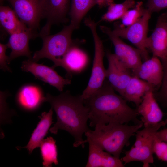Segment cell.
Returning a JSON list of instances; mask_svg holds the SVG:
<instances>
[{"instance_id": "6da1fadb", "label": "cell", "mask_w": 167, "mask_h": 167, "mask_svg": "<svg viewBox=\"0 0 167 167\" xmlns=\"http://www.w3.org/2000/svg\"><path fill=\"white\" fill-rule=\"evenodd\" d=\"M108 81L90 97L84 100L89 110V125L95 127L98 124L111 123L135 124L143 123L137 118L136 109L130 107L126 101L116 94Z\"/></svg>"}, {"instance_id": "7a4b0ae2", "label": "cell", "mask_w": 167, "mask_h": 167, "mask_svg": "<svg viewBox=\"0 0 167 167\" xmlns=\"http://www.w3.org/2000/svg\"><path fill=\"white\" fill-rule=\"evenodd\" d=\"M45 102L50 104L56 115L57 122L50 128V132L56 134L59 130H64L74 137L73 147L84 148L85 143L83 135L89 129L87 124L89 110L80 95L73 96L69 91L57 96L47 93Z\"/></svg>"}, {"instance_id": "3957f363", "label": "cell", "mask_w": 167, "mask_h": 167, "mask_svg": "<svg viewBox=\"0 0 167 167\" xmlns=\"http://www.w3.org/2000/svg\"><path fill=\"white\" fill-rule=\"evenodd\" d=\"M143 126V123L129 126L127 124L116 123L98 124L95 129H90L85 133L87 139L114 156L120 158L125 146L129 144V139Z\"/></svg>"}, {"instance_id": "277c9868", "label": "cell", "mask_w": 167, "mask_h": 167, "mask_svg": "<svg viewBox=\"0 0 167 167\" xmlns=\"http://www.w3.org/2000/svg\"><path fill=\"white\" fill-rule=\"evenodd\" d=\"M163 126V121L153 125L144 126L135 133V140L131 149L125 152L121 159L125 164L134 161L143 163V167H148L154 162L153 145L156 134Z\"/></svg>"}, {"instance_id": "5b68a950", "label": "cell", "mask_w": 167, "mask_h": 167, "mask_svg": "<svg viewBox=\"0 0 167 167\" xmlns=\"http://www.w3.org/2000/svg\"><path fill=\"white\" fill-rule=\"evenodd\" d=\"M84 23L92 32L94 42L95 53L90 79L87 87L80 95L83 100L88 98L101 88L106 78V70L103 63L105 53L102 41L97 32V24L89 18H85Z\"/></svg>"}, {"instance_id": "8992f818", "label": "cell", "mask_w": 167, "mask_h": 167, "mask_svg": "<svg viewBox=\"0 0 167 167\" xmlns=\"http://www.w3.org/2000/svg\"><path fill=\"white\" fill-rule=\"evenodd\" d=\"M74 28L70 24L65 26L60 31L52 35L41 37L43 46L40 50L36 51L32 59L37 62L44 58L52 61L61 58L73 45L72 34Z\"/></svg>"}, {"instance_id": "52a82bcc", "label": "cell", "mask_w": 167, "mask_h": 167, "mask_svg": "<svg viewBox=\"0 0 167 167\" xmlns=\"http://www.w3.org/2000/svg\"><path fill=\"white\" fill-rule=\"evenodd\" d=\"M151 13L146 8L143 15L136 22L127 27H122L119 23L114 24L113 33L121 38L129 41L140 52L142 60L150 58L146 46L149 20Z\"/></svg>"}, {"instance_id": "ba28073f", "label": "cell", "mask_w": 167, "mask_h": 167, "mask_svg": "<svg viewBox=\"0 0 167 167\" xmlns=\"http://www.w3.org/2000/svg\"><path fill=\"white\" fill-rule=\"evenodd\" d=\"M70 0H41V19L46 22L38 33L41 38L50 34L52 26L67 21Z\"/></svg>"}, {"instance_id": "9c48e42d", "label": "cell", "mask_w": 167, "mask_h": 167, "mask_svg": "<svg viewBox=\"0 0 167 167\" xmlns=\"http://www.w3.org/2000/svg\"><path fill=\"white\" fill-rule=\"evenodd\" d=\"M101 31L109 37L114 45L115 54L128 68L133 72L142 63L140 52L137 48L131 46L124 42L118 36L114 34L110 28L100 26Z\"/></svg>"}, {"instance_id": "30bf717a", "label": "cell", "mask_w": 167, "mask_h": 167, "mask_svg": "<svg viewBox=\"0 0 167 167\" xmlns=\"http://www.w3.org/2000/svg\"><path fill=\"white\" fill-rule=\"evenodd\" d=\"M19 19L38 33L41 19V0H7Z\"/></svg>"}, {"instance_id": "8fae6325", "label": "cell", "mask_w": 167, "mask_h": 167, "mask_svg": "<svg viewBox=\"0 0 167 167\" xmlns=\"http://www.w3.org/2000/svg\"><path fill=\"white\" fill-rule=\"evenodd\" d=\"M106 56L108 62L106 78L114 90L121 96L132 76V71L114 54L107 51Z\"/></svg>"}, {"instance_id": "7c38bea8", "label": "cell", "mask_w": 167, "mask_h": 167, "mask_svg": "<svg viewBox=\"0 0 167 167\" xmlns=\"http://www.w3.org/2000/svg\"><path fill=\"white\" fill-rule=\"evenodd\" d=\"M21 68L23 71L31 73L36 78L55 87L60 92L65 85L71 83L70 79L62 77L52 67L37 63L31 59L24 61Z\"/></svg>"}, {"instance_id": "4fadbf2b", "label": "cell", "mask_w": 167, "mask_h": 167, "mask_svg": "<svg viewBox=\"0 0 167 167\" xmlns=\"http://www.w3.org/2000/svg\"><path fill=\"white\" fill-rule=\"evenodd\" d=\"M146 46L152 56L160 60L167 58V11L158 17L155 29L147 38Z\"/></svg>"}, {"instance_id": "5bb4252c", "label": "cell", "mask_w": 167, "mask_h": 167, "mask_svg": "<svg viewBox=\"0 0 167 167\" xmlns=\"http://www.w3.org/2000/svg\"><path fill=\"white\" fill-rule=\"evenodd\" d=\"M45 96L41 87L33 84H27L19 89L15 96V101L22 110L33 112L38 110L45 102Z\"/></svg>"}, {"instance_id": "9a60e30c", "label": "cell", "mask_w": 167, "mask_h": 167, "mask_svg": "<svg viewBox=\"0 0 167 167\" xmlns=\"http://www.w3.org/2000/svg\"><path fill=\"white\" fill-rule=\"evenodd\" d=\"M132 74L151 85L156 90L160 88L161 84L164 75L163 65L159 58L152 56L142 62Z\"/></svg>"}, {"instance_id": "2e32d148", "label": "cell", "mask_w": 167, "mask_h": 167, "mask_svg": "<svg viewBox=\"0 0 167 167\" xmlns=\"http://www.w3.org/2000/svg\"><path fill=\"white\" fill-rule=\"evenodd\" d=\"M38 33H36L31 29H28L10 35V37L6 44L8 48L11 51L9 56L8 64L12 60L18 57L24 56L29 59H32V52L29 47L30 39L38 37Z\"/></svg>"}, {"instance_id": "e0dca14e", "label": "cell", "mask_w": 167, "mask_h": 167, "mask_svg": "<svg viewBox=\"0 0 167 167\" xmlns=\"http://www.w3.org/2000/svg\"><path fill=\"white\" fill-rule=\"evenodd\" d=\"M152 91L148 92L136 108L138 114L141 116L144 126L157 124L162 121L164 113L160 108Z\"/></svg>"}, {"instance_id": "ac0fdd59", "label": "cell", "mask_w": 167, "mask_h": 167, "mask_svg": "<svg viewBox=\"0 0 167 167\" xmlns=\"http://www.w3.org/2000/svg\"><path fill=\"white\" fill-rule=\"evenodd\" d=\"M88 61L85 53L73 45L61 58L53 61L54 65L52 67L54 68L57 66L62 67L66 71L67 76L71 77L72 74L82 71Z\"/></svg>"}, {"instance_id": "d6986e66", "label": "cell", "mask_w": 167, "mask_h": 167, "mask_svg": "<svg viewBox=\"0 0 167 167\" xmlns=\"http://www.w3.org/2000/svg\"><path fill=\"white\" fill-rule=\"evenodd\" d=\"M89 148L86 167H123L124 165L117 158L92 142L88 141Z\"/></svg>"}, {"instance_id": "ffe728a7", "label": "cell", "mask_w": 167, "mask_h": 167, "mask_svg": "<svg viewBox=\"0 0 167 167\" xmlns=\"http://www.w3.org/2000/svg\"><path fill=\"white\" fill-rule=\"evenodd\" d=\"M53 109L51 108L48 112H43L41 115L38 116L40 120L32 134L28 143L24 147H17V149L19 150L21 148H25L28 151L29 154H31L34 149L40 147L44 137L48 133L51 125L54 123L52 119Z\"/></svg>"}, {"instance_id": "44dd1931", "label": "cell", "mask_w": 167, "mask_h": 167, "mask_svg": "<svg viewBox=\"0 0 167 167\" xmlns=\"http://www.w3.org/2000/svg\"><path fill=\"white\" fill-rule=\"evenodd\" d=\"M155 89L153 86L137 77L133 75L127 84L122 96L126 101L134 103L137 107L145 94Z\"/></svg>"}, {"instance_id": "7402d4cb", "label": "cell", "mask_w": 167, "mask_h": 167, "mask_svg": "<svg viewBox=\"0 0 167 167\" xmlns=\"http://www.w3.org/2000/svg\"><path fill=\"white\" fill-rule=\"evenodd\" d=\"M0 22L2 27L10 35L28 28L20 21L13 9L8 6H0Z\"/></svg>"}, {"instance_id": "603a6c76", "label": "cell", "mask_w": 167, "mask_h": 167, "mask_svg": "<svg viewBox=\"0 0 167 167\" xmlns=\"http://www.w3.org/2000/svg\"><path fill=\"white\" fill-rule=\"evenodd\" d=\"M96 4V0H72L69 12L70 24L75 29L78 28L83 19Z\"/></svg>"}, {"instance_id": "cb8c5ba5", "label": "cell", "mask_w": 167, "mask_h": 167, "mask_svg": "<svg viewBox=\"0 0 167 167\" xmlns=\"http://www.w3.org/2000/svg\"><path fill=\"white\" fill-rule=\"evenodd\" d=\"M56 141L51 137L44 139L40 146V152L44 167H52V164H58Z\"/></svg>"}, {"instance_id": "d4e9b609", "label": "cell", "mask_w": 167, "mask_h": 167, "mask_svg": "<svg viewBox=\"0 0 167 167\" xmlns=\"http://www.w3.org/2000/svg\"><path fill=\"white\" fill-rule=\"evenodd\" d=\"M136 4L134 0H126L118 4L113 2L108 6V10L101 17V20L112 22L121 19L128 10L134 8Z\"/></svg>"}, {"instance_id": "484cf974", "label": "cell", "mask_w": 167, "mask_h": 167, "mask_svg": "<svg viewBox=\"0 0 167 167\" xmlns=\"http://www.w3.org/2000/svg\"><path fill=\"white\" fill-rule=\"evenodd\" d=\"M146 8H144L141 1L137 2L135 7L128 10L121 19V26L127 27L133 24L144 14Z\"/></svg>"}, {"instance_id": "4316f807", "label": "cell", "mask_w": 167, "mask_h": 167, "mask_svg": "<svg viewBox=\"0 0 167 167\" xmlns=\"http://www.w3.org/2000/svg\"><path fill=\"white\" fill-rule=\"evenodd\" d=\"M161 60L163 67V77L159 90L154 93L157 101L163 106L167 107V58Z\"/></svg>"}, {"instance_id": "83f0119b", "label": "cell", "mask_w": 167, "mask_h": 167, "mask_svg": "<svg viewBox=\"0 0 167 167\" xmlns=\"http://www.w3.org/2000/svg\"><path fill=\"white\" fill-rule=\"evenodd\" d=\"M153 152L159 159L167 161V142L156 141L154 144Z\"/></svg>"}, {"instance_id": "f1b7e54d", "label": "cell", "mask_w": 167, "mask_h": 167, "mask_svg": "<svg viewBox=\"0 0 167 167\" xmlns=\"http://www.w3.org/2000/svg\"><path fill=\"white\" fill-rule=\"evenodd\" d=\"M146 6L151 13L167 8V0H148Z\"/></svg>"}, {"instance_id": "f546056e", "label": "cell", "mask_w": 167, "mask_h": 167, "mask_svg": "<svg viewBox=\"0 0 167 167\" xmlns=\"http://www.w3.org/2000/svg\"><path fill=\"white\" fill-rule=\"evenodd\" d=\"M7 48L6 44L0 43V68L4 71L11 72V69L7 65L9 56L6 55V52Z\"/></svg>"}, {"instance_id": "4dcf8cb0", "label": "cell", "mask_w": 167, "mask_h": 167, "mask_svg": "<svg viewBox=\"0 0 167 167\" xmlns=\"http://www.w3.org/2000/svg\"><path fill=\"white\" fill-rule=\"evenodd\" d=\"M156 137L159 140L167 142V128L158 131L156 134Z\"/></svg>"}, {"instance_id": "1f68e13d", "label": "cell", "mask_w": 167, "mask_h": 167, "mask_svg": "<svg viewBox=\"0 0 167 167\" xmlns=\"http://www.w3.org/2000/svg\"><path fill=\"white\" fill-rule=\"evenodd\" d=\"M96 4L100 8L108 6L113 2V0H96Z\"/></svg>"}, {"instance_id": "d6a6232c", "label": "cell", "mask_w": 167, "mask_h": 167, "mask_svg": "<svg viewBox=\"0 0 167 167\" xmlns=\"http://www.w3.org/2000/svg\"><path fill=\"white\" fill-rule=\"evenodd\" d=\"M167 124V118L164 121H163V126H165Z\"/></svg>"}, {"instance_id": "836d02e7", "label": "cell", "mask_w": 167, "mask_h": 167, "mask_svg": "<svg viewBox=\"0 0 167 167\" xmlns=\"http://www.w3.org/2000/svg\"><path fill=\"white\" fill-rule=\"evenodd\" d=\"M4 0H0L1 2H2Z\"/></svg>"}]
</instances>
